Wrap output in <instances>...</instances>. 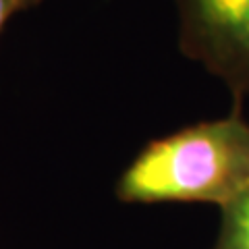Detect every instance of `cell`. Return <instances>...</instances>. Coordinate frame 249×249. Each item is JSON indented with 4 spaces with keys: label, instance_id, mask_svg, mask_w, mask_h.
Wrapping results in <instances>:
<instances>
[{
    "label": "cell",
    "instance_id": "1",
    "mask_svg": "<svg viewBox=\"0 0 249 249\" xmlns=\"http://www.w3.org/2000/svg\"><path fill=\"white\" fill-rule=\"evenodd\" d=\"M249 189V123L239 106L147 143L127 166L116 196L127 204H214L227 208Z\"/></svg>",
    "mask_w": 249,
    "mask_h": 249
},
{
    "label": "cell",
    "instance_id": "2",
    "mask_svg": "<svg viewBox=\"0 0 249 249\" xmlns=\"http://www.w3.org/2000/svg\"><path fill=\"white\" fill-rule=\"evenodd\" d=\"M178 46L235 96H249V0H175Z\"/></svg>",
    "mask_w": 249,
    "mask_h": 249
},
{
    "label": "cell",
    "instance_id": "3",
    "mask_svg": "<svg viewBox=\"0 0 249 249\" xmlns=\"http://www.w3.org/2000/svg\"><path fill=\"white\" fill-rule=\"evenodd\" d=\"M222 212V224L212 249H249V189Z\"/></svg>",
    "mask_w": 249,
    "mask_h": 249
},
{
    "label": "cell",
    "instance_id": "4",
    "mask_svg": "<svg viewBox=\"0 0 249 249\" xmlns=\"http://www.w3.org/2000/svg\"><path fill=\"white\" fill-rule=\"evenodd\" d=\"M17 11H23L21 0H0V29L4 27V23L9 21Z\"/></svg>",
    "mask_w": 249,
    "mask_h": 249
},
{
    "label": "cell",
    "instance_id": "5",
    "mask_svg": "<svg viewBox=\"0 0 249 249\" xmlns=\"http://www.w3.org/2000/svg\"><path fill=\"white\" fill-rule=\"evenodd\" d=\"M23 2V9H29V6H34V4H37L40 0H21Z\"/></svg>",
    "mask_w": 249,
    "mask_h": 249
}]
</instances>
